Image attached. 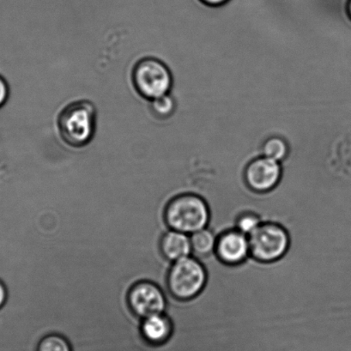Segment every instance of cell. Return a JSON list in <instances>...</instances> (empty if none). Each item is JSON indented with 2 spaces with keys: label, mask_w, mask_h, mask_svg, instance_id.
<instances>
[{
  "label": "cell",
  "mask_w": 351,
  "mask_h": 351,
  "mask_svg": "<svg viewBox=\"0 0 351 351\" xmlns=\"http://www.w3.org/2000/svg\"><path fill=\"white\" fill-rule=\"evenodd\" d=\"M165 220L170 230L191 236L209 227L210 206L199 193H180L173 197L167 206Z\"/></svg>",
  "instance_id": "cell-1"
},
{
  "label": "cell",
  "mask_w": 351,
  "mask_h": 351,
  "mask_svg": "<svg viewBox=\"0 0 351 351\" xmlns=\"http://www.w3.org/2000/svg\"><path fill=\"white\" fill-rule=\"evenodd\" d=\"M97 127V110L92 102H71L60 112L58 128L61 138L71 147L83 148L94 138Z\"/></svg>",
  "instance_id": "cell-2"
},
{
  "label": "cell",
  "mask_w": 351,
  "mask_h": 351,
  "mask_svg": "<svg viewBox=\"0 0 351 351\" xmlns=\"http://www.w3.org/2000/svg\"><path fill=\"white\" fill-rule=\"evenodd\" d=\"M208 281L206 267L199 258L189 256L173 262L168 275V289L173 298L182 301L197 298Z\"/></svg>",
  "instance_id": "cell-3"
},
{
  "label": "cell",
  "mask_w": 351,
  "mask_h": 351,
  "mask_svg": "<svg viewBox=\"0 0 351 351\" xmlns=\"http://www.w3.org/2000/svg\"><path fill=\"white\" fill-rule=\"evenodd\" d=\"M132 83L142 97L152 101L169 94L173 85L171 71L161 60L145 58L132 71Z\"/></svg>",
  "instance_id": "cell-4"
},
{
  "label": "cell",
  "mask_w": 351,
  "mask_h": 351,
  "mask_svg": "<svg viewBox=\"0 0 351 351\" xmlns=\"http://www.w3.org/2000/svg\"><path fill=\"white\" fill-rule=\"evenodd\" d=\"M129 306L141 319L163 315L167 308L165 292L156 282L139 281L132 286L128 294Z\"/></svg>",
  "instance_id": "cell-5"
},
{
  "label": "cell",
  "mask_w": 351,
  "mask_h": 351,
  "mask_svg": "<svg viewBox=\"0 0 351 351\" xmlns=\"http://www.w3.org/2000/svg\"><path fill=\"white\" fill-rule=\"evenodd\" d=\"M243 176L248 189L254 193H267L280 182L282 165L275 160L262 156L247 163Z\"/></svg>",
  "instance_id": "cell-6"
},
{
  "label": "cell",
  "mask_w": 351,
  "mask_h": 351,
  "mask_svg": "<svg viewBox=\"0 0 351 351\" xmlns=\"http://www.w3.org/2000/svg\"><path fill=\"white\" fill-rule=\"evenodd\" d=\"M215 254L225 265L243 264L250 257L248 237L234 228L227 226L217 234Z\"/></svg>",
  "instance_id": "cell-7"
},
{
  "label": "cell",
  "mask_w": 351,
  "mask_h": 351,
  "mask_svg": "<svg viewBox=\"0 0 351 351\" xmlns=\"http://www.w3.org/2000/svg\"><path fill=\"white\" fill-rule=\"evenodd\" d=\"M141 332L148 343L155 346H162L172 335L173 324L171 319L165 313L143 319Z\"/></svg>",
  "instance_id": "cell-8"
},
{
  "label": "cell",
  "mask_w": 351,
  "mask_h": 351,
  "mask_svg": "<svg viewBox=\"0 0 351 351\" xmlns=\"http://www.w3.org/2000/svg\"><path fill=\"white\" fill-rule=\"evenodd\" d=\"M161 250L167 260L172 263L193 255L189 234L172 230L163 234Z\"/></svg>",
  "instance_id": "cell-9"
},
{
  "label": "cell",
  "mask_w": 351,
  "mask_h": 351,
  "mask_svg": "<svg viewBox=\"0 0 351 351\" xmlns=\"http://www.w3.org/2000/svg\"><path fill=\"white\" fill-rule=\"evenodd\" d=\"M193 256L202 258L215 254L216 250L217 234L213 228L207 227L191 234Z\"/></svg>",
  "instance_id": "cell-10"
},
{
  "label": "cell",
  "mask_w": 351,
  "mask_h": 351,
  "mask_svg": "<svg viewBox=\"0 0 351 351\" xmlns=\"http://www.w3.org/2000/svg\"><path fill=\"white\" fill-rule=\"evenodd\" d=\"M257 197L258 193H256L254 199V207L241 211L237 217L236 223H234V228L247 237L253 234L264 221L263 217L256 210Z\"/></svg>",
  "instance_id": "cell-11"
},
{
  "label": "cell",
  "mask_w": 351,
  "mask_h": 351,
  "mask_svg": "<svg viewBox=\"0 0 351 351\" xmlns=\"http://www.w3.org/2000/svg\"><path fill=\"white\" fill-rule=\"evenodd\" d=\"M262 156L275 161L284 162L289 155V145L284 138L280 137H271L267 139L262 145Z\"/></svg>",
  "instance_id": "cell-12"
},
{
  "label": "cell",
  "mask_w": 351,
  "mask_h": 351,
  "mask_svg": "<svg viewBox=\"0 0 351 351\" xmlns=\"http://www.w3.org/2000/svg\"><path fill=\"white\" fill-rule=\"evenodd\" d=\"M36 351H73V349L66 337L58 333H49L40 339Z\"/></svg>",
  "instance_id": "cell-13"
},
{
  "label": "cell",
  "mask_w": 351,
  "mask_h": 351,
  "mask_svg": "<svg viewBox=\"0 0 351 351\" xmlns=\"http://www.w3.org/2000/svg\"><path fill=\"white\" fill-rule=\"evenodd\" d=\"M176 108L175 99L169 94L152 101L151 110L156 118L165 120L171 117Z\"/></svg>",
  "instance_id": "cell-14"
},
{
  "label": "cell",
  "mask_w": 351,
  "mask_h": 351,
  "mask_svg": "<svg viewBox=\"0 0 351 351\" xmlns=\"http://www.w3.org/2000/svg\"><path fill=\"white\" fill-rule=\"evenodd\" d=\"M10 95V88L8 82L5 78L0 76V108L8 101Z\"/></svg>",
  "instance_id": "cell-15"
},
{
  "label": "cell",
  "mask_w": 351,
  "mask_h": 351,
  "mask_svg": "<svg viewBox=\"0 0 351 351\" xmlns=\"http://www.w3.org/2000/svg\"><path fill=\"white\" fill-rule=\"evenodd\" d=\"M6 300H8V289L4 282L0 280V308L5 305Z\"/></svg>",
  "instance_id": "cell-16"
},
{
  "label": "cell",
  "mask_w": 351,
  "mask_h": 351,
  "mask_svg": "<svg viewBox=\"0 0 351 351\" xmlns=\"http://www.w3.org/2000/svg\"><path fill=\"white\" fill-rule=\"evenodd\" d=\"M204 5L211 6V8H218L221 6L228 1V0H200Z\"/></svg>",
  "instance_id": "cell-17"
},
{
  "label": "cell",
  "mask_w": 351,
  "mask_h": 351,
  "mask_svg": "<svg viewBox=\"0 0 351 351\" xmlns=\"http://www.w3.org/2000/svg\"><path fill=\"white\" fill-rule=\"evenodd\" d=\"M346 12L348 16L351 21V0H347L346 5Z\"/></svg>",
  "instance_id": "cell-18"
}]
</instances>
